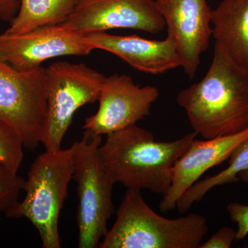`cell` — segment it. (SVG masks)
Returning <instances> with one entry per match:
<instances>
[{
    "instance_id": "obj_3",
    "label": "cell",
    "mask_w": 248,
    "mask_h": 248,
    "mask_svg": "<svg viewBox=\"0 0 248 248\" xmlns=\"http://www.w3.org/2000/svg\"><path fill=\"white\" fill-rule=\"evenodd\" d=\"M208 232L206 218L190 213L175 218L152 210L141 191L127 189L113 226L100 248H200Z\"/></svg>"
},
{
    "instance_id": "obj_8",
    "label": "cell",
    "mask_w": 248,
    "mask_h": 248,
    "mask_svg": "<svg viewBox=\"0 0 248 248\" xmlns=\"http://www.w3.org/2000/svg\"><path fill=\"white\" fill-rule=\"evenodd\" d=\"M159 91L153 86H138L128 75L106 77L95 114L87 117L83 128L98 135H108L136 125L151 114Z\"/></svg>"
},
{
    "instance_id": "obj_6",
    "label": "cell",
    "mask_w": 248,
    "mask_h": 248,
    "mask_svg": "<svg viewBox=\"0 0 248 248\" xmlns=\"http://www.w3.org/2000/svg\"><path fill=\"white\" fill-rule=\"evenodd\" d=\"M106 77L83 63L58 62L45 68L46 113L40 143L46 151L62 143L79 108L97 102Z\"/></svg>"
},
{
    "instance_id": "obj_21",
    "label": "cell",
    "mask_w": 248,
    "mask_h": 248,
    "mask_svg": "<svg viewBox=\"0 0 248 248\" xmlns=\"http://www.w3.org/2000/svg\"><path fill=\"white\" fill-rule=\"evenodd\" d=\"M19 0H0V18L12 20L19 8Z\"/></svg>"
},
{
    "instance_id": "obj_19",
    "label": "cell",
    "mask_w": 248,
    "mask_h": 248,
    "mask_svg": "<svg viewBox=\"0 0 248 248\" xmlns=\"http://www.w3.org/2000/svg\"><path fill=\"white\" fill-rule=\"evenodd\" d=\"M226 209L231 221L237 226L236 241H242L248 234V205L232 202Z\"/></svg>"
},
{
    "instance_id": "obj_4",
    "label": "cell",
    "mask_w": 248,
    "mask_h": 248,
    "mask_svg": "<svg viewBox=\"0 0 248 248\" xmlns=\"http://www.w3.org/2000/svg\"><path fill=\"white\" fill-rule=\"evenodd\" d=\"M73 146L45 151L31 164L19 200L5 213L8 218H27L40 234L44 248H61L59 218L73 177Z\"/></svg>"
},
{
    "instance_id": "obj_5",
    "label": "cell",
    "mask_w": 248,
    "mask_h": 248,
    "mask_svg": "<svg viewBox=\"0 0 248 248\" xmlns=\"http://www.w3.org/2000/svg\"><path fill=\"white\" fill-rule=\"evenodd\" d=\"M102 142V135L84 130L81 140L73 144V179L78 186L76 219L79 248L99 247L108 231V221L114 213L112 192L116 183L99 157Z\"/></svg>"
},
{
    "instance_id": "obj_12",
    "label": "cell",
    "mask_w": 248,
    "mask_h": 248,
    "mask_svg": "<svg viewBox=\"0 0 248 248\" xmlns=\"http://www.w3.org/2000/svg\"><path fill=\"white\" fill-rule=\"evenodd\" d=\"M248 138V128L234 135L204 141L194 140L176 161L169 190L159 203V210L167 213L176 208L178 200L204 173L229 159L233 151Z\"/></svg>"
},
{
    "instance_id": "obj_17",
    "label": "cell",
    "mask_w": 248,
    "mask_h": 248,
    "mask_svg": "<svg viewBox=\"0 0 248 248\" xmlns=\"http://www.w3.org/2000/svg\"><path fill=\"white\" fill-rule=\"evenodd\" d=\"M24 144L14 131L0 124V165L18 174L24 159Z\"/></svg>"
},
{
    "instance_id": "obj_14",
    "label": "cell",
    "mask_w": 248,
    "mask_h": 248,
    "mask_svg": "<svg viewBox=\"0 0 248 248\" xmlns=\"http://www.w3.org/2000/svg\"><path fill=\"white\" fill-rule=\"evenodd\" d=\"M215 44L248 71V0H222L212 10Z\"/></svg>"
},
{
    "instance_id": "obj_10",
    "label": "cell",
    "mask_w": 248,
    "mask_h": 248,
    "mask_svg": "<svg viewBox=\"0 0 248 248\" xmlns=\"http://www.w3.org/2000/svg\"><path fill=\"white\" fill-rule=\"evenodd\" d=\"M93 50L85 35L63 24L20 35L0 34V59L19 71L35 69L46 60L58 57L89 55Z\"/></svg>"
},
{
    "instance_id": "obj_2",
    "label": "cell",
    "mask_w": 248,
    "mask_h": 248,
    "mask_svg": "<svg viewBox=\"0 0 248 248\" xmlns=\"http://www.w3.org/2000/svg\"><path fill=\"white\" fill-rule=\"evenodd\" d=\"M197 135L193 132L174 141H159L136 124L107 135L99 147V157L115 183L164 197L170 187L176 161Z\"/></svg>"
},
{
    "instance_id": "obj_9",
    "label": "cell",
    "mask_w": 248,
    "mask_h": 248,
    "mask_svg": "<svg viewBox=\"0 0 248 248\" xmlns=\"http://www.w3.org/2000/svg\"><path fill=\"white\" fill-rule=\"evenodd\" d=\"M62 24L84 35L115 29L157 34L166 27L155 0H80Z\"/></svg>"
},
{
    "instance_id": "obj_15",
    "label": "cell",
    "mask_w": 248,
    "mask_h": 248,
    "mask_svg": "<svg viewBox=\"0 0 248 248\" xmlns=\"http://www.w3.org/2000/svg\"><path fill=\"white\" fill-rule=\"evenodd\" d=\"M80 0H19L17 15L6 35L25 33L46 26L58 25L69 17Z\"/></svg>"
},
{
    "instance_id": "obj_20",
    "label": "cell",
    "mask_w": 248,
    "mask_h": 248,
    "mask_svg": "<svg viewBox=\"0 0 248 248\" xmlns=\"http://www.w3.org/2000/svg\"><path fill=\"white\" fill-rule=\"evenodd\" d=\"M236 241V231L230 227H222L200 248H230Z\"/></svg>"
},
{
    "instance_id": "obj_7",
    "label": "cell",
    "mask_w": 248,
    "mask_h": 248,
    "mask_svg": "<svg viewBox=\"0 0 248 248\" xmlns=\"http://www.w3.org/2000/svg\"><path fill=\"white\" fill-rule=\"evenodd\" d=\"M46 107L45 68L19 71L0 59V124L14 131L24 148L40 144Z\"/></svg>"
},
{
    "instance_id": "obj_18",
    "label": "cell",
    "mask_w": 248,
    "mask_h": 248,
    "mask_svg": "<svg viewBox=\"0 0 248 248\" xmlns=\"http://www.w3.org/2000/svg\"><path fill=\"white\" fill-rule=\"evenodd\" d=\"M25 179L0 165V212L6 213L19 200Z\"/></svg>"
},
{
    "instance_id": "obj_1",
    "label": "cell",
    "mask_w": 248,
    "mask_h": 248,
    "mask_svg": "<svg viewBox=\"0 0 248 248\" xmlns=\"http://www.w3.org/2000/svg\"><path fill=\"white\" fill-rule=\"evenodd\" d=\"M194 132L205 140L248 128V71L218 46L205 76L177 94Z\"/></svg>"
},
{
    "instance_id": "obj_16",
    "label": "cell",
    "mask_w": 248,
    "mask_h": 248,
    "mask_svg": "<svg viewBox=\"0 0 248 248\" xmlns=\"http://www.w3.org/2000/svg\"><path fill=\"white\" fill-rule=\"evenodd\" d=\"M248 170V138L233 151L228 159V166L215 175L198 181L178 200L176 208L184 214L194 203L200 202L205 195L217 186L239 182L240 173Z\"/></svg>"
},
{
    "instance_id": "obj_11",
    "label": "cell",
    "mask_w": 248,
    "mask_h": 248,
    "mask_svg": "<svg viewBox=\"0 0 248 248\" xmlns=\"http://www.w3.org/2000/svg\"><path fill=\"white\" fill-rule=\"evenodd\" d=\"M155 2L167 27V37L175 44L181 67L192 79L213 36L212 9L207 0H155Z\"/></svg>"
},
{
    "instance_id": "obj_13",
    "label": "cell",
    "mask_w": 248,
    "mask_h": 248,
    "mask_svg": "<svg viewBox=\"0 0 248 248\" xmlns=\"http://www.w3.org/2000/svg\"><path fill=\"white\" fill-rule=\"evenodd\" d=\"M85 40L94 50L113 54L147 74H163L181 67L175 44L169 37L164 40H151L136 35H112L101 32L85 35Z\"/></svg>"
},
{
    "instance_id": "obj_22",
    "label": "cell",
    "mask_w": 248,
    "mask_h": 248,
    "mask_svg": "<svg viewBox=\"0 0 248 248\" xmlns=\"http://www.w3.org/2000/svg\"><path fill=\"white\" fill-rule=\"evenodd\" d=\"M239 178L240 180L246 183V184H248V170L240 173L239 174Z\"/></svg>"
}]
</instances>
